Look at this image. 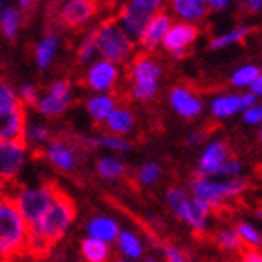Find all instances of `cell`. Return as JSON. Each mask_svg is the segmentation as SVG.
Wrapping results in <instances>:
<instances>
[{
    "mask_svg": "<svg viewBox=\"0 0 262 262\" xmlns=\"http://www.w3.org/2000/svg\"><path fill=\"white\" fill-rule=\"evenodd\" d=\"M28 225L11 196H0V262H11L25 253Z\"/></svg>",
    "mask_w": 262,
    "mask_h": 262,
    "instance_id": "6da1fadb",
    "label": "cell"
},
{
    "mask_svg": "<svg viewBox=\"0 0 262 262\" xmlns=\"http://www.w3.org/2000/svg\"><path fill=\"white\" fill-rule=\"evenodd\" d=\"M77 215V206L75 201L71 199L66 191H58L56 199L53 201L47 212L39 217V221L28 229L36 232V234L45 240L51 247L58 244V242L64 238V234L68 232V229L71 227V223L75 221Z\"/></svg>",
    "mask_w": 262,
    "mask_h": 262,
    "instance_id": "7a4b0ae2",
    "label": "cell"
},
{
    "mask_svg": "<svg viewBox=\"0 0 262 262\" xmlns=\"http://www.w3.org/2000/svg\"><path fill=\"white\" fill-rule=\"evenodd\" d=\"M27 127L25 105L10 82L0 81V142L23 141Z\"/></svg>",
    "mask_w": 262,
    "mask_h": 262,
    "instance_id": "3957f363",
    "label": "cell"
},
{
    "mask_svg": "<svg viewBox=\"0 0 262 262\" xmlns=\"http://www.w3.org/2000/svg\"><path fill=\"white\" fill-rule=\"evenodd\" d=\"M92 36L94 43H96V51L101 56V60L120 66L129 60L131 55H133L135 41H131L127 38L116 21H105L103 25H99L94 30Z\"/></svg>",
    "mask_w": 262,
    "mask_h": 262,
    "instance_id": "277c9868",
    "label": "cell"
},
{
    "mask_svg": "<svg viewBox=\"0 0 262 262\" xmlns=\"http://www.w3.org/2000/svg\"><path fill=\"white\" fill-rule=\"evenodd\" d=\"M58 191H60V187L55 186V184H43V186L38 187H23L11 196V201L19 210L21 217L27 221L28 227H32L47 212V208L53 204Z\"/></svg>",
    "mask_w": 262,
    "mask_h": 262,
    "instance_id": "5b68a950",
    "label": "cell"
},
{
    "mask_svg": "<svg viewBox=\"0 0 262 262\" xmlns=\"http://www.w3.org/2000/svg\"><path fill=\"white\" fill-rule=\"evenodd\" d=\"M131 96L137 101H150L156 98L159 90V79L163 75V70L158 60L152 56L141 55L131 64Z\"/></svg>",
    "mask_w": 262,
    "mask_h": 262,
    "instance_id": "8992f818",
    "label": "cell"
},
{
    "mask_svg": "<svg viewBox=\"0 0 262 262\" xmlns=\"http://www.w3.org/2000/svg\"><path fill=\"white\" fill-rule=\"evenodd\" d=\"M167 201H169V206L172 208V212L182 221H186L187 225H191L196 230L206 229V217L210 213V206L204 201L196 199V196L189 199L186 191L180 187H170L167 191Z\"/></svg>",
    "mask_w": 262,
    "mask_h": 262,
    "instance_id": "52a82bcc",
    "label": "cell"
},
{
    "mask_svg": "<svg viewBox=\"0 0 262 262\" xmlns=\"http://www.w3.org/2000/svg\"><path fill=\"white\" fill-rule=\"evenodd\" d=\"M246 187H247L246 178H236V176L227 182H213V180H208V178H196L191 184L193 196L204 201L208 206L219 204V202H223L229 196L240 195Z\"/></svg>",
    "mask_w": 262,
    "mask_h": 262,
    "instance_id": "ba28073f",
    "label": "cell"
},
{
    "mask_svg": "<svg viewBox=\"0 0 262 262\" xmlns=\"http://www.w3.org/2000/svg\"><path fill=\"white\" fill-rule=\"evenodd\" d=\"M71 103H73V92H71L70 81L56 79L51 82L43 94H39L38 101H36V109L41 116L56 118V116L64 115Z\"/></svg>",
    "mask_w": 262,
    "mask_h": 262,
    "instance_id": "9c48e42d",
    "label": "cell"
},
{
    "mask_svg": "<svg viewBox=\"0 0 262 262\" xmlns=\"http://www.w3.org/2000/svg\"><path fill=\"white\" fill-rule=\"evenodd\" d=\"M120 79V68L107 60H94L86 70V86L96 94H109Z\"/></svg>",
    "mask_w": 262,
    "mask_h": 262,
    "instance_id": "30bf717a",
    "label": "cell"
},
{
    "mask_svg": "<svg viewBox=\"0 0 262 262\" xmlns=\"http://www.w3.org/2000/svg\"><path fill=\"white\" fill-rule=\"evenodd\" d=\"M27 161V144L23 141L0 142V178L4 182L15 180Z\"/></svg>",
    "mask_w": 262,
    "mask_h": 262,
    "instance_id": "8fae6325",
    "label": "cell"
},
{
    "mask_svg": "<svg viewBox=\"0 0 262 262\" xmlns=\"http://www.w3.org/2000/svg\"><path fill=\"white\" fill-rule=\"evenodd\" d=\"M45 158L55 169L62 172H73L79 165V154L75 146L66 139H53L45 146Z\"/></svg>",
    "mask_w": 262,
    "mask_h": 262,
    "instance_id": "7c38bea8",
    "label": "cell"
},
{
    "mask_svg": "<svg viewBox=\"0 0 262 262\" xmlns=\"http://www.w3.org/2000/svg\"><path fill=\"white\" fill-rule=\"evenodd\" d=\"M98 13V0H66L60 8V21L75 28L86 25Z\"/></svg>",
    "mask_w": 262,
    "mask_h": 262,
    "instance_id": "4fadbf2b",
    "label": "cell"
},
{
    "mask_svg": "<svg viewBox=\"0 0 262 262\" xmlns=\"http://www.w3.org/2000/svg\"><path fill=\"white\" fill-rule=\"evenodd\" d=\"M152 15L154 13H150V11L139 10L135 6L126 4L120 10V13H118L116 23H118V27L124 30V34H126L131 41H139L142 32H144V28H146V25L152 19Z\"/></svg>",
    "mask_w": 262,
    "mask_h": 262,
    "instance_id": "5bb4252c",
    "label": "cell"
},
{
    "mask_svg": "<svg viewBox=\"0 0 262 262\" xmlns=\"http://www.w3.org/2000/svg\"><path fill=\"white\" fill-rule=\"evenodd\" d=\"M199 38V27L193 25V23H174L170 25L169 32L165 34L163 38V47L167 53H178V51H187V47Z\"/></svg>",
    "mask_w": 262,
    "mask_h": 262,
    "instance_id": "9a60e30c",
    "label": "cell"
},
{
    "mask_svg": "<svg viewBox=\"0 0 262 262\" xmlns=\"http://www.w3.org/2000/svg\"><path fill=\"white\" fill-rule=\"evenodd\" d=\"M170 107L182 116V118H196L202 113V99L187 86H174L169 92Z\"/></svg>",
    "mask_w": 262,
    "mask_h": 262,
    "instance_id": "2e32d148",
    "label": "cell"
},
{
    "mask_svg": "<svg viewBox=\"0 0 262 262\" xmlns=\"http://www.w3.org/2000/svg\"><path fill=\"white\" fill-rule=\"evenodd\" d=\"M170 25H172V21H170V17L167 15V13L156 11L152 15V19H150V23L146 25V28H144L141 39H139V43H141L142 49L144 51L158 49L159 45L163 43L165 34L169 32Z\"/></svg>",
    "mask_w": 262,
    "mask_h": 262,
    "instance_id": "e0dca14e",
    "label": "cell"
},
{
    "mask_svg": "<svg viewBox=\"0 0 262 262\" xmlns=\"http://www.w3.org/2000/svg\"><path fill=\"white\" fill-rule=\"evenodd\" d=\"M229 159V146L223 141H213L206 146V150L201 156V163H199V174L202 178L206 176L217 174L221 165Z\"/></svg>",
    "mask_w": 262,
    "mask_h": 262,
    "instance_id": "ac0fdd59",
    "label": "cell"
},
{
    "mask_svg": "<svg viewBox=\"0 0 262 262\" xmlns=\"http://www.w3.org/2000/svg\"><path fill=\"white\" fill-rule=\"evenodd\" d=\"M86 232L88 238L99 240L109 246L111 242H115L120 234V227L115 219L111 217H92L86 223Z\"/></svg>",
    "mask_w": 262,
    "mask_h": 262,
    "instance_id": "d6986e66",
    "label": "cell"
},
{
    "mask_svg": "<svg viewBox=\"0 0 262 262\" xmlns=\"http://www.w3.org/2000/svg\"><path fill=\"white\" fill-rule=\"evenodd\" d=\"M116 107V99L111 94H94L86 99V113L96 124H103Z\"/></svg>",
    "mask_w": 262,
    "mask_h": 262,
    "instance_id": "ffe728a7",
    "label": "cell"
},
{
    "mask_svg": "<svg viewBox=\"0 0 262 262\" xmlns=\"http://www.w3.org/2000/svg\"><path fill=\"white\" fill-rule=\"evenodd\" d=\"M103 126L107 127V131H109L111 135L124 137L129 131H133V127H135V116L126 107H116L109 115V118L103 122Z\"/></svg>",
    "mask_w": 262,
    "mask_h": 262,
    "instance_id": "44dd1931",
    "label": "cell"
},
{
    "mask_svg": "<svg viewBox=\"0 0 262 262\" xmlns=\"http://www.w3.org/2000/svg\"><path fill=\"white\" fill-rule=\"evenodd\" d=\"M170 8L184 23L199 21L206 15V4L199 0H170Z\"/></svg>",
    "mask_w": 262,
    "mask_h": 262,
    "instance_id": "7402d4cb",
    "label": "cell"
},
{
    "mask_svg": "<svg viewBox=\"0 0 262 262\" xmlns=\"http://www.w3.org/2000/svg\"><path fill=\"white\" fill-rule=\"evenodd\" d=\"M23 23V13L17 6H4L0 11V34L8 39H13L19 34Z\"/></svg>",
    "mask_w": 262,
    "mask_h": 262,
    "instance_id": "603a6c76",
    "label": "cell"
},
{
    "mask_svg": "<svg viewBox=\"0 0 262 262\" xmlns=\"http://www.w3.org/2000/svg\"><path fill=\"white\" fill-rule=\"evenodd\" d=\"M58 51V38L55 34H47L39 39V43L36 45V66L39 70H47L56 56Z\"/></svg>",
    "mask_w": 262,
    "mask_h": 262,
    "instance_id": "cb8c5ba5",
    "label": "cell"
},
{
    "mask_svg": "<svg viewBox=\"0 0 262 262\" xmlns=\"http://www.w3.org/2000/svg\"><path fill=\"white\" fill-rule=\"evenodd\" d=\"M210 111L215 118H229L240 109V94H223L212 99Z\"/></svg>",
    "mask_w": 262,
    "mask_h": 262,
    "instance_id": "d4e9b609",
    "label": "cell"
},
{
    "mask_svg": "<svg viewBox=\"0 0 262 262\" xmlns=\"http://www.w3.org/2000/svg\"><path fill=\"white\" fill-rule=\"evenodd\" d=\"M53 141V131H51L49 126H45V124H28L27 122V127H25V135H23V142L28 146H47L49 142Z\"/></svg>",
    "mask_w": 262,
    "mask_h": 262,
    "instance_id": "484cf974",
    "label": "cell"
},
{
    "mask_svg": "<svg viewBox=\"0 0 262 262\" xmlns=\"http://www.w3.org/2000/svg\"><path fill=\"white\" fill-rule=\"evenodd\" d=\"M81 253L86 262H109L111 257L109 246L94 238H84L81 242Z\"/></svg>",
    "mask_w": 262,
    "mask_h": 262,
    "instance_id": "4316f807",
    "label": "cell"
},
{
    "mask_svg": "<svg viewBox=\"0 0 262 262\" xmlns=\"http://www.w3.org/2000/svg\"><path fill=\"white\" fill-rule=\"evenodd\" d=\"M251 30H253L251 27L242 25V27L232 28L229 32L219 34V36H215V38L210 41V49L217 51V49H225V47H230V45H234V43H240V41H244V39L249 36Z\"/></svg>",
    "mask_w": 262,
    "mask_h": 262,
    "instance_id": "83f0119b",
    "label": "cell"
},
{
    "mask_svg": "<svg viewBox=\"0 0 262 262\" xmlns=\"http://www.w3.org/2000/svg\"><path fill=\"white\" fill-rule=\"evenodd\" d=\"M96 170L98 174L105 180H118L126 174V165L122 163L120 159L111 158V156H105V158H99L98 163H96Z\"/></svg>",
    "mask_w": 262,
    "mask_h": 262,
    "instance_id": "f1b7e54d",
    "label": "cell"
},
{
    "mask_svg": "<svg viewBox=\"0 0 262 262\" xmlns=\"http://www.w3.org/2000/svg\"><path fill=\"white\" fill-rule=\"evenodd\" d=\"M116 242H118V249H120L127 258L142 257V244L133 232H129V230H120Z\"/></svg>",
    "mask_w": 262,
    "mask_h": 262,
    "instance_id": "f546056e",
    "label": "cell"
},
{
    "mask_svg": "<svg viewBox=\"0 0 262 262\" xmlns=\"http://www.w3.org/2000/svg\"><path fill=\"white\" fill-rule=\"evenodd\" d=\"M90 144L98 148H105V150H111V152H127L131 148L129 142H127L124 137H116V135H111V133L92 137V139H90Z\"/></svg>",
    "mask_w": 262,
    "mask_h": 262,
    "instance_id": "4dcf8cb0",
    "label": "cell"
},
{
    "mask_svg": "<svg viewBox=\"0 0 262 262\" xmlns=\"http://www.w3.org/2000/svg\"><path fill=\"white\" fill-rule=\"evenodd\" d=\"M260 68L255 64H246L242 66V68H238V70L232 73V77H230V82L234 84L236 88H246V86H251L253 81L257 79L258 75H260Z\"/></svg>",
    "mask_w": 262,
    "mask_h": 262,
    "instance_id": "1f68e13d",
    "label": "cell"
},
{
    "mask_svg": "<svg viewBox=\"0 0 262 262\" xmlns=\"http://www.w3.org/2000/svg\"><path fill=\"white\" fill-rule=\"evenodd\" d=\"M96 55H98V51H96V43H94V36L90 32L81 39V43L77 47V60H79V64L90 66Z\"/></svg>",
    "mask_w": 262,
    "mask_h": 262,
    "instance_id": "d6a6232c",
    "label": "cell"
},
{
    "mask_svg": "<svg viewBox=\"0 0 262 262\" xmlns=\"http://www.w3.org/2000/svg\"><path fill=\"white\" fill-rule=\"evenodd\" d=\"M236 234H238V238L242 240V244H246V246L251 247V249H257V247L262 246L260 234H258L257 230L253 229L251 225L240 223L238 227H236Z\"/></svg>",
    "mask_w": 262,
    "mask_h": 262,
    "instance_id": "836d02e7",
    "label": "cell"
},
{
    "mask_svg": "<svg viewBox=\"0 0 262 262\" xmlns=\"http://www.w3.org/2000/svg\"><path fill=\"white\" fill-rule=\"evenodd\" d=\"M161 176V167L154 161H148V163H142L137 170V180L142 186H148V184H154Z\"/></svg>",
    "mask_w": 262,
    "mask_h": 262,
    "instance_id": "e575fe53",
    "label": "cell"
},
{
    "mask_svg": "<svg viewBox=\"0 0 262 262\" xmlns=\"http://www.w3.org/2000/svg\"><path fill=\"white\" fill-rule=\"evenodd\" d=\"M215 242H217V247H221L225 251H242V240L234 230H221Z\"/></svg>",
    "mask_w": 262,
    "mask_h": 262,
    "instance_id": "d590c367",
    "label": "cell"
},
{
    "mask_svg": "<svg viewBox=\"0 0 262 262\" xmlns=\"http://www.w3.org/2000/svg\"><path fill=\"white\" fill-rule=\"evenodd\" d=\"M17 96H19V101H21L23 105H36V101H38V98H39L38 86L32 84V82H25V84L19 86Z\"/></svg>",
    "mask_w": 262,
    "mask_h": 262,
    "instance_id": "8d00e7d4",
    "label": "cell"
},
{
    "mask_svg": "<svg viewBox=\"0 0 262 262\" xmlns=\"http://www.w3.org/2000/svg\"><path fill=\"white\" fill-rule=\"evenodd\" d=\"M244 124H262V103H255L253 107L244 111Z\"/></svg>",
    "mask_w": 262,
    "mask_h": 262,
    "instance_id": "74e56055",
    "label": "cell"
},
{
    "mask_svg": "<svg viewBox=\"0 0 262 262\" xmlns=\"http://www.w3.org/2000/svg\"><path fill=\"white\" fill-rule=\"evenodd\" d=\"M127 4L135 6L139 10L150 11V13H156V11L165 4V0H129Z\"/></svg>",
    "mask_w": 262,
    "mask_h": 262,
    "instance_id": "f35d334b",
    "label": "cell"
},
{
    "mask_svg": "<svg viewBox=\"0 0 262 262\" xmlns=\"http://www.w3.org/2000/svg\"><path fill=\"white\" fill-rule=\"evenodd\" d=\"M240 169H242V163H240V161H238V159H234V158H229L223 165H221V169H219L217 174L236 176L238 172H240Z\"/></svg>",
    "mask_w": 262,
    "mask_h": 262,
    "instance_id": "ab89813d",
    "label": "cell"
},
{
    "mask_svg": "<svg viewBox=\"0 0 262 262\" xmlns=\"http://www.w3.org/2000/svg\"><path fill=\"white\" fill-rule=\"evenodd\" d=\"M255 103H258V101H257V96H255V94H251V92L240 94V109L242 111L249 109V107H253Z\"/></svg>",
    "mask_w": 262,
    "mask_h": 262,
    "instance_id": "60d3db41",
    "label": "cell"
},
{
    "mask_svg": "<svg viewBox=\"0 0 262 262\" xmlns=\"http://www.w3.org/2000/svg\"><path fill=\"white\" fill-rule=\"evenodd\" d=\"M242 262H262V253L257 249H244L242 251Z\"/></svg>",
    "mask_w": 262,
    "mask_h": 262,
    "instance_id": "b9f144b4",
    "label": "cell"
},
{
    "mask_svg": "<svg viewBox=\"0 0 262 262\" xmlns=\"http://www.w3.org/2000/svg\"><path fill=\"white\" fill-rule=\"evenodd\" d=\"M165 257H167V260L169 262H186L184 255H182L176 247H170V246L165 247Z\"/></svg>",
    "mask_w": 262,
    "mask_h": 262,
    "instance_id": "7bdbcfd3",
    "label": "cell"
},
{
    "mask_svg": "<svg viewBox=\"0 0 262 262\" xmlns=\"http://www.w3.org/2000/svg\"><path fill=\"white\" fill-rule=\"evenodd\" d=\"M230 2H232V0H204L206 8H210V10H215V11L227 10V8L230 6Z\"/></svg>",
    "mask_w": 262,
    "mask_h": 262,
    "instance_id": "ee69618b",
    "label": "cell"
},
{
    "mask_svg": "<svg viewBox=\"0 0 262 262\" xmlns=\"http://www.w3.org/2000/svg\"><path fill=\"white\" fill-rule=\"evenodd\" d=\"M244 4H246V8L251 11V13L262 10V0H244Z\"/></svg>",
    "mask_w": 262,
    "mask_h": 262,
    "instance_id": "f6af8a7d",
    "label": "cell"
},
{
    "mask_svg": "<svg viewBox=\"0 0 262 262\" xmlns=\"http://www.w3.org/2000/svg\"><path fill=\"white\" fill-rule=\"evenodd\" d=\"M251 94H255V96H262V71H260V75L253 81V84H251Z\"/></svg>",
    "mask_w": 262,
    "mask_h": 262,
    "instance_id": "bcb514c9",
    "label": "cell"
},
{
    "mask_svg": "<svg viewBox=\"0 0 262 262\" xmlns=\"http://www.w3.org/2000/svg\"><path fill=\"white\" fill-rule=\"evenodd\" d=\"M17 4H19V10H28L34 4V0H17Z\"/></svg>",
    "mask_w": 262,
    "mask_h": 262,
    "instance_id": "7dc6e473",
    "label": "cell"
},
{
    "mask_svg": "<svg viewBox=\"0 0 262 262\" xmlns=\"http://www.w3.org/2000/svg\"><path fill=\"white\" fill-rule=\"evenodd\" d=\"M199 141H201V135H199V133H193V135H189V142H191V144H196Z\"/></svg>",
    "mask_w": 262,
    "mask_h": 262,
    "instance_id": "c3c4849f",
    "label": "cell"
},
{
    "mask_svg": "<svg viewBox=\"0 0 262 262\" xmlns=\"http://www.w3.org/2000/svg\"><path fill=\"white\" fill-rule=\"evenodd\" d=\"M4 189H6V182L0 178V196H4Z\"/></svg>",
    "mask_w": 262,
    "mask_h": 262,
    "instance_id": "681fc988",
    "label": "cell"
},
{
    "mask_svg": "<svg viewBox=\"0 0 262 262\" xmlns=\"http://www.w3.org/2000/svg\"><path fill=\"white\" fill-rule=\"evenodd\" d=\"M258 139H260V142H262V126H260V131H258Z\"/></svg>",
    "mask_w": 262,
    "mask_h": 262,
    "instance_id": "f907efd6",
    "label": "cell"
},
{
    "mask_svg": "<svg viewBox=\"0 0 262 262\" xmlns=\"http://www.w3.org/2000/svg\"><path fill=\"white\" fill-rule=\"evenodd\" d=\"M2 8H4V0H0V11H2Z\"/></svg>",
    "mask_w": 262,
    "mask_h": 262,
    "instance_id": "816d5d0a",
    "label": "cell"
},
{
    "mask_svg": "<svg viewBox=\"0 0 262 262\" xmlns=\"http://www.w3.org/2000/svg\"><path fill=\"white\" fill-rule=\"evenodd\" d=\"M146 262H158L156 258H146Z\"/></svg>",
    "mask_w": 262,
    "mask_h": 262,
    "instance_id": "f5cc1de1",
    "label": "cell"
},
{
    "mask_svg": "<svg viewBox=\"0 0 262 262\" xmlns=\"http://www.w3.org/2000/svg\"><path fill=\"white\" fill-rule=\"evenodd\" d=\"M257 213H258V217H260V219H262V210H258V212H257Z\"/></svg>",
    "mask_w": 262,
    "mask_h": 262,
    "instance_id": "db71d44e",
    "label": "cell"
},
{
    "mask_svg": "<svg viewBox=\"0 0 262 262\" xmlns=\"http://www.w3.org/2000/svg\"><path fill=\"white\" fill-rule=\"evenodd\" d=\"M118 262H129V260H118Z\"/></svg>",
    "mask_w": 262,
    "mask_h": 262,
    "instance_id": "11a10c76",
    "label": "cell"
},
{
    "mask_svg": "<svg viewBox=\"0 0 262 262\" xmlns=\"http://www.w3.org/2000/svg\"><path fill=\"white\" fill-rule=\"evenodd\" d=\"M199 2H202V4H204V0H199Z\"/></svg>",
    "mask_w": 262,
    "mask_h": 262,
    "instance_id": "9f6ffc18",
    "label": "cell"
}]
</instances>
